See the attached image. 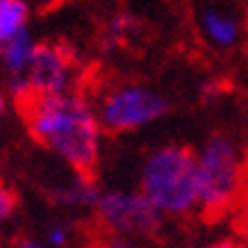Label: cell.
I'll use <instances>...</instances> for the list:
<instances>
[{"instance_id":"cell-1","label":"cell","mask_w":248,"mask_h":248,"mask_svg":"<svg viewBox=\"0 0 248 248\" xmlns=\"http://www.w3.org/2000/svg\"><path fill=\"white\" fill-rule=\"evenodd\" d=\"M16 109L34 141L50 148L76 169L78 178L96 180L100 123L80 93H39L25 78L12 80Z\"/></svg>"},{"instance_id":"cell-2","label":"cell","mask_w":248,"mask_h":248,"mask_svg":"<svg viewBox=\"0 0 248 248\" xmlns=\"http://www.w3.org/2000/svg\"><path fill=\"white\" fill-rule=\"evenodd\" d=\"M196 157L189 146H164L143 164L141 194L159 212L187 214L198 205Z\"/></svg>"},{"instance_id":"cell-3","label":"cell","mask_w":248,"mask_h":248,"mask_svg":"<svg viewBox=\"0 0 248 248\" xmlns=\"http://www.w3.org/2000/svg\"><path fill=\"white\" fill-rule=\"evenodd\" d=\"M241 166L230 139L212 137L196 162V187L201 217L207 223H217L232 210L234 198L241 189Z\"/></svg>"},{"instance_id":"cell-4","label":"cell","mask_w":248,"mask_h":248,"mask_svg":"<svg viewBox=\"0 0 248 248\" xmlns=\"http://www.w3.org/2000/svg\"><path fill=\"white\" fill-rule=\"evenodd\" d=\"M171 109V103L162 93L151 91L146 87H119L109 91L98 109V123L100 128L119 135V132H130L151 123V121L164 116Z\"/></svg>"},{"instance_id":"cell-5","label":"cell","mask_w":248,"mask_h":248,"mask_svg":"<svg viewBox=\"0 0 248 248\" xmlns=\"http://www.w3.org/2000/svg\"><path fill=\"white\" fill-rule=\"evenodd\" d=\"M100 226L114 234H139L157 237L162 232L159 210L139 191H107L96 201Z\"/></svg>"},{"instance_id":"cell-6","label":"cell","mask_w":248,"mask_h":248,"mask_svg":"<svg viewBox=\"0 0 248 248\" xmlns=\"http://www.w3.org/2000/svg\"><path fill=\"white\" fill-rule=\"evenodd\" d=\"M73 71V53L62 44L34 46L25 71V84L39 93H66Z\"/></svg>"},{"instance_id":"cell-7","label":"cell","mask_w":248,"mask_h":248,"mask_svg":"<svg viewBox=\"0 0 248 248\" xmlns=\"http://www.w3.org/2000/svg\"><path fill=\"white\" fill-rule=\"evenodd\" d=\"M2 48V64L7 66V71L12 76H23L28 71V64H30L32 50H34V44H32L30 34H28V28H23L18 34L0 44Z\"/></svg>"},{"instance_id":"cell-8","label":"cell","mask_w":248,"mask_h":248,"mask_svg":"<svg viewBox=\"0 0 248 248\" xmlns=\"http://www.w3.org/2000/svg\"><path fill=\"white\" fill-rule=\"evenodd\" d=\"M28 23L25 0H0V44L18 34Z\"/></svg>"},{"instance_id":"cell-9","label":"cell","mask_w":248,"mask_h":248,"mask_svg":"<svg viewBox=\"0 0 248 248\" xmlns=\"http://www.w3.org/2000/svg\"><path fill=\"white\" fill-rule=\"evenodd\" d=\"M50 196H53V201H57V203H62V205L84 207V205H96L100 194L96 191L93 182H87V180H82V178H78L73 185L55 189Z\"/></svg>"},{"instance_id":"cell-10","label":"cell","mask_w":248,"mask_h":248,"mask_svg":"<svg viewBox=\"0 0 248 248\" xmlns=\"http://www.w3.org/2000/svg\"><path fill=\"white\" fill-rule=\"evenodd\" d=\"M205 30L210 39L218 46H230L237 41V23L228 18L226 14L218 12H207L205 14Z\"/></svg>"},{"instance_id":"cell-11","label":"cell","mask_w":248,"mask_h":248,"mask_svg":"<svg viewBox=\"0 0 248 248\" xmlns=\"http://www.w3.org/2000/svg\"><path fill=\"white\" fill-rule=\"evenodd\" d=\"M16 205H18V196H16L14 189L0 185V223L7 221L12 214H14Z\"/></svg>"},{"instance_id":"cell-12","label":"cell","mask_w":248,"mask_h":248,"mask_svg":"<svg viewBox=\"0 0 248 248\" xmlns=\"http://www.w3.org/2000/svg\"><path fill=\"white\" fill-rule=\"evenodd\" d=\"M68 239V232H66V228H62V226H53L50 230H48V241L53 244L55 248H60L64 246Z\"/></svg>"},{"instance_id":"cell-13","label":"cell","mask_w":248,"mask_h":248,"mask_svg":"<svg viewBox=\"0 0 248 248\" xmlns=\"http://www.w3.org/2000/svg\"><path fill=\"white\" fill-rule=\"evenodd\" d=\"M100 248H139L137 244L128 239H119V237H112V239H105V241H98Z\"/></svg>"},{"instance_id":"cell-14","label":"cell","mask_w":248,"mask_h":248,"mask_svg":"<svg viewBox=\"0 0 248 248\" xmlns=\"http://www.w3.org/2000/svg\"><path fill=\"white\" fill-rule=\"evenodd\" d=\"M207 248H241V246L234 239H221V241H214V244H210Z\"/></svg>"},{"instance_id":"cell-15","label":"cell","mask_w":248,"mask_h":248,"mask_svg":"<svg viewBox=\"0 0 248 248\" xmlns=\"http://www.w3.org/2000/svg\"><path fill=\"white\" fill-rule=\"evenodd\" d=\"M7 248H46V246H41L37 241H30V239H21V241H14V244Z\"/></svg>"},{"instance_id":"cell-16","label":"cell","mask_w":248,"mask_h":248,"mask_svg":"<svg viewBox=\"0 0 248 248\" xmlns=\"http://www.w3.org/2000/svg\"><path fill=\"white\" fill-rule=\"evenodd\" d=\"M239 232L244 234V239L248 241V212H246V214H244V218H241V221H239Z\"/></svg>"},{"instance_id":"cell-17","label":"cell","mask_w":248,"mask_h":248,"mask_svg":"<svg viewBox=\"0 0 248 248\" xmlns=\"http://www.w3.org/2000/svg\"><path fill=\"white\" fill-rule=\"evenodd\" d=\"M2 112H5V98L0 96V116H2Z\"/></svg>"},{"instance_id":"cell-18","label":"cell","mask_w":248,"mask_h":248,"mask_svg":"<svg viewBox=\"0 0 248 248\" xmlns=\"http://www.w3.org/2000/svg\"><path fill=\"white\" fill-rule=\"evenodd\" d=\"M91 248H100V246H98V244H93V246H91Z\"/></svg>"},{"instance_id":"cell-19","label":"cell","mask_w":248,"mask_h":248,"mask_svg":"<svg viewBox=\"0 0 248 248\" xmlns=\"http://www.w3.org/2000/svg\"><path fill=\"white\" fill-rule=\"evenodd\" d=\"M246 34H248V21H246Z\"/></svg>"}]
</instances>
